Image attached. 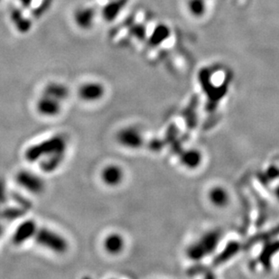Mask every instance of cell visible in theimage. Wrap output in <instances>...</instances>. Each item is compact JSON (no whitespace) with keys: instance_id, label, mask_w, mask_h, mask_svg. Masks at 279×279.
Returning a JSON list of instances; mask_svg holds the SVG:
<instances>
[{"instance_id":"obj_12","label":"cell","mask_w":279,"mask_h":279,"mask_svg":"<svg viewBox=\"0 0 279 279\" xmlns=\"http://www.w3.org/2000/svg\"><path fill=\"white\" fill-rule=\"evenodd\" d=\"M104 247L109 253L116 255L122 250L124 248V239L118 234H115V233L110 234L105 239Z\"/></svg>"},{"instance_id":"obj_13","label":"cell","mask_w":279,"mask_h":279,"mask_svg":"<svg viewBox=\"0 0 279 279\" xmlns=\"http://www.w3.org/2000/svg\"><path fill=\"white\" fill-rule=\"evenodd\" d=\"M45 95L50 96L52 98H55L61 102L62 100H65L69 95L68 88L64 85L59 83H52L48 85L44 90Z\"/></svg>"},{"instance_id":"obj_20","label":"cell","mask_w":279,"mask_h":279,"mask_svg":"<svg viewBox=\"0 0 279 279\" xmlns=\"http://www.w3.org/2000/svg\"><path fill=\"white\" fill-rule=\"evenodd\" d=\"M3 232H4V227L0 224V237H1V235L3 234Z\"/></svg>"},{"instance_id":"obj_8","label":"cell","mask_w":279,"mask_h":279,"mask_svg":"<svg viewBox=\"0 0 279 279\" xmlns=\"http://www.w3.org/2000/svg\"><path fill=\"white\" fill-rule=\"evenodd\" d=\"M39 112L45 116H55L60 111V102L55 98L45 95L42 98L37 104Z\"/></svg>"},{"instance_id":"obj_6","label":"cell","mask_w":279,"mask_h":279,"mask_svg":"<svg viewBox=\"0 0 279 279\" xmlns=\"http://www.w3.org/2000/svg\"><path fill=\"white\" fill-rule=\"evenodd\" d=\"M104 87L98 82H88L82 85L79 90V95L87 102H95L104 95Z\"/></svg>"},{"instance_id":"obj_15","label":"cell","mask_w":279,"mask_h":279,"mask_svg":"<svg viewBox=\"0 0 279 279\" xmlns=\"http://www.w3.org/2000/svg\"><path fill=\"white\" fill-rule=\"evenodd\" d=\"M187 8L189 13L196 18H200L206 14L207 5L206 0H188Z\"/></svg>"},{"instance_id":"obj_17","label":"cell","mask_w":279,"mask_h":279,"mask_svg":"<svg viewBox=\"0 0 279 279\" xmlns=\"http://www.w3.org/2000/svg\"><path fill=\"white\" fill-rule=\"evenodd\" d=\"M24 211L21 209H7L0 212V217L5 219H16L23 215Z\"/></svg>"},{"instance_id":"obj_21","label":"cell","mask_w":279,"mask_h":279,"mask_svg":"<svg viewBox=\"0 0 279 279\" xmlns=\"http://www.w3.org/2000/svg\"><path fill=\"white\" fill-rule=\"evenodd\" d=\"M0 2H1V0H0Z\"/></svg>"},{"instance_id":"obj_9","label":"cell","mask_w":279,"mask_h":279,"mask_svg":"<svg viewBox=\"0 0 279 279\" xmlns=\"http://www.w3.org/2000/svg\"><path fill=\"white\" fill-rule=\"evenodd\" d=\"M171 36V29L165 24L157 25L150 34L148 43L150 46L157 47L161 45Z\"/></svg>"},{"instance_id":"obj_3","label":"cell","mask_w":279,"mask_h":279,"mask_svg":"<svg viewBox=\"0 0 279 279\" xmlns=\"http://www.w3.org/2000/svg\"><path fill=\"white\" fill-rule=\"evenodd\" d=\"M16 180L22 187L33 193H40L44 189V183L40 177L30 172L22 171L18 173Z\"/></svg>"},{"instance_id":"obj_5","label":"cell","mask_w":279,"mask_h":279,"mask_svg":"<svg viewBox=\"0 0 279 279\" xmlns=\"http://www.w3.org/2000/svg\"><path fill=\"white\" fill-rule=\"evenodd\" d=\"M37 231V226L34 220H29L21 223L13 236V242L15 245H21L29 238H33Z\"/></svg>"},{"instance_id":"obj_14","label":"cell","mask_w":279,"mask_h":279,"mask_svg":"<svg viewBox=\"0 0 279 279\" xmlns=\"http://www.w3.org/2000/svg\"><path fill=\"white\" fill-rule=\"evenodd\" d=\"M64 157V152L61 153H56L54 155H51L46 157V159L42 163L41 167L43 170L46 173L54 172V171L59 167Z\"/></svg>"},{"instance_id":"obj_1","label":"cell","mask_w":279,"mask_h":279,"mask_svg":"<svg viewBox=\"0 0 279 279\" xmlns=\"http://www.w3.org/2000/svg\"><path fill=\"white\" fill-rule=\"evenodd\" d=\"M66 141L63 136H55L40 144L30 147L25 154L26 159L29 162H35L42 157H47L56 153L64 152Z\"/></svg>"},{"instance_id":"obj_19","label":"cell","mask_w":279,"mask_h":279,"mask_svg":"<svg viewBox=\"0 0 279 279\" xmlns=\"http://www.w3.org/2000/svg\"><path fill=\"white\" fill-rule=\"evenodd\" d=\"M18 1L22 4V6L28 7L32 4V1H33V0H18Z\"/></svg>"},{"instance_id":"obj_18","label":"cell","mask_w":279,"mask_h":279,"mask_svg":"<svg viewBox=\"0 0 279 279\" xmlns=\"http://www.w3.org/2000/svg\"><path fill=\"white\" fill-rule=\"evenodd\" d=\"M7 201L6 185L2 179H0V205L6 204Z\"/></svg>"},{"instance_id":"obj_10","label":"cell","mask_w":279,"mask_h":279,"mask_svg":"<svg viewBox=\"0 0 279 279\" xmlns=\"http://www.w3.org/2000/svg\"><path fill=\"white\" fill-rule=\"evenodd\" d=\"M126 0H111L106 7L103 8V16L106 21L114 20L126 6Z\"/></svg>"},{"instance_id":"obj_4","label":"cell","mask_w":279,"mask_h":279,"mask_svg":"<svg viewBox=\"0 0 279 279\" xmlns=\"http://www.w3.org/2000/svg\"><path fill=\"white\" fill-rule=\"evenodd\" d=\"M117 140L124 147L130 148H137L143 143V138L140 133L133 128L120 130L117 134Z\"/></svg>"},{"instance_id":"obj_7","label":"cell","mask_w":279,"mask_h":279,"mask_svg":"<svg viewBox=\"0 0 279 279\" xmlns=\"http://www.w3.org/2000/svg\"><path fill=\"white\" fill-rule=\"evenodd\" d=\"M95 11L90 7H85L79 8L74 15V21L78 28L87 30L92 28L95 20Z\"/></svg>"},{"instance_id":"obj_16","label":"cell","mask_w":279,"mask_h":279,"mask_svg":"<svg viewBox=\"0 0 279 279\" xmlns=\"http://www.w3.org/2000/svg\"><path fill=\"white\" fill-rule=\"evenodd\" d=\"M210 198H211V202L217 206H224L229 202V200H228L229 196H228L227 191L223 190L222 188H220V187L214 188L211 190Z\"/></svg>"},{"instance_id":"obj_11","label":"cell","mask_w":279,"mask_h":279,"mask_svg":"<svg viewBox=\"0 0 279 279\" xmlns=\"http://www.w3.org/2000/svg\"><path fill=\"white\" fill-rule=\"evenodd\" d=\"M123 178V172L117 165L107 166L103 172V181L109 185L114 186L119 184Z\"/></svg>"},{"instance_id":"obj_2","label":"cell","mask_w":279,"mask_h":279,"mask_svg":"<svg viewBox=\"0 0 279 279\" xmlns=\"http://www.w3.org/2000/svg\"><path fill=\"white\" fill-rule=\"evenodd\" d=\"M34 238L39 245L46 248L52 251L61 254L67 250L68 243L61 235L49 231L45 228L37 230L34 234Z\"/></svg>"}]
</instances>
